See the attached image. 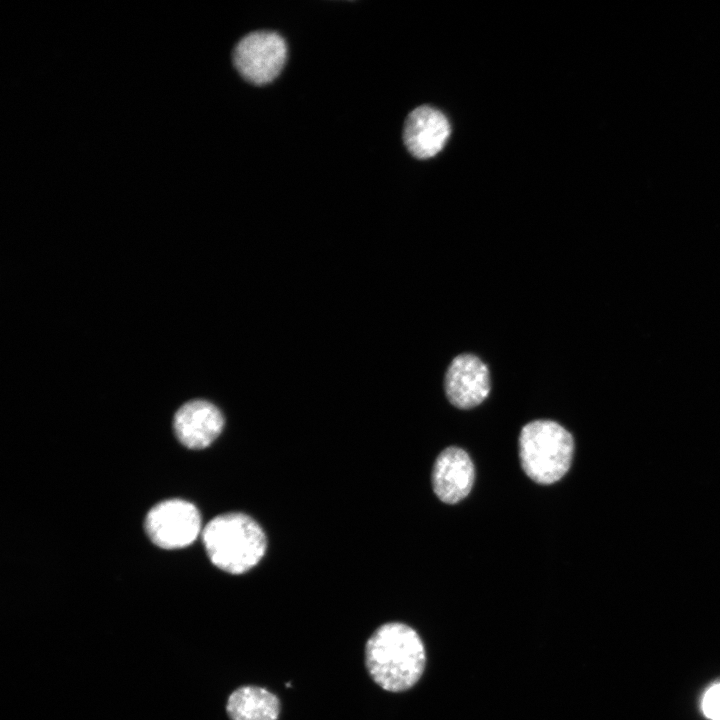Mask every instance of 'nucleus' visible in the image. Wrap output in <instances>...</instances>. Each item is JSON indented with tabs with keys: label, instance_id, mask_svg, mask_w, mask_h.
Instances as JSON below:
<instances>
[{
	"label": "nucleus",
	"instance_id": "obj_1",
	"mask_svg": "<svg viewBox=\"0 0 720 720\" xmlns=\"http://www.w3.org/2000/svg\"><path fill=\"white\" fill-rule=\"evenodd\" d=\"M425 649L410 626L391 622L380 626L365 646V663L374 682L386 691L402 692L414 686L425 667Z\"/></svg>",
	"mask_w": 720,
	"mask_h": 720
},
{
	"label": "nucleus",
	"instance_id": "obj_2",
	"mask_svg": "<svg viewBox=\"0 0 720 720\" xmlns=\"http://www.w3.org/2000/svg\"><path fill=\"white\" fill-rule=\"evenodd\" d=\"M202 540L210 561L230 574H243L256 566L267 547L260 525L239 512L213 518L204 527Z\"/></svg>",
	"mask_w": 720,
	"mask_h": 720
},
{
	"label": "nucleus",
	"instance_id": "obj_3",
	"mask_svg": "<svg viewBox=\"0 0 720 720\" xmlns=\"http://www.w3.org/2000/svg\"><path fill=\"white\" fill-rule=\"evenodd\" d=\"M573 453L572 435L552 420H534L520 432L522 469L538 484L548 485L560 480L570 468Z\"/></svg>",
	"mask_w": 720,
	"mask_h": 720
},
{
	"label": "nucleus",
	"instance_id": "obj_4",
	"mask_svg": "<svg viewBox=\"0 0 720 720\" xmlns=\"http://www.w3.org/2000/svg\"><path fill=\"white\" fill-rule=\"evenodd\" d=\"M287 57L284 39L276 32L255 31L244 36L233 50V63L247 81L263 85L274 80Z\"/></svg>",
	"mask_w": 720,
	"mask_h": 720
},
{
	"label": "nucleus",
	"instance_id": "obj_5",
	"mask_svg": "<svg viewBox=\"0 0 720 720\" xmlns=\"http://www.w3.org/2000/svg\"><path fill=\"white\" fill-rule=\"evenodd\" d=\"M151 541L163 549H178L193 543L201 532V516L196 506L181 499L155 505L145 518Z\"/></svg>",
	"mask_w": 720,
	"mask_h": 720
},
{
	"label": "nucleus",
	"instance_id": "obj_6",
	"mask_svg": "<svg viewBox=\"0 0 720 720\" xmlns=\"http://www.w3.org/2000/svg\"><path fill=\"white\" fill-rule=\"evenodd\" d=\"M444 386L451 404L460 409L473 408L489 394L488 367L475 355H458L447 369Z\"/></svg>",
	"mask_w": 720,
	"mask_h": 720
},
{
	"label": "nucleus",
	"instance_id": "obj_7",
	"mask_svg": "<svg viewBox=\"0 0 720 720\" xmlns=\"http://www.w3.org/2000/svg\"><path fill=\"white\" fill-rule=\"evenodd\" d=\"M174 431L187 448L208 447L222 432L224 418L220 410L206 400H192L182 405L174 416Z\"/></svg>",
	"mask_w": 720,
	"mask_h": 720
},
{
	"label": "nucleus",
	"instance_id": "obj_8",
	"mask_svg": "<svg viewBox=\"0 0 720 720\" xmlns=\"http://www.w3.org/2000/svg\"><path fill=\"white\" fill-rule=\"evenodd\" d=\"M450 134L447 118L430 106H420L407 116L403 140L408 151L416 158L427 159L436 155Z\"/></svg>",
	"mask_w": 720,
	"mask_h": 720
},
{
	"label": "nucleus",
	"instance_id": "obj_9",
	"mask_svg": "<svg viewBox=\"0 0 720 720\" xmlns=\"http://www.w3.org/2000/svg\"><path fill=\"white\" fill-rule=\"evenodd\" d=\"M473 483L474 466L466 451L452 446L438 455L432 470V485L442 502L461 501L470 493Z\"/></svg>",
	"mask_w": 720,
	"mask_h": 720
},
{
	"label": "nucleus",
	"instance_id": "obj_10",
	"mask_svg": "<svg viewBox=\"0 0 720 720\" xmlns=\"http://www.w3.org/2000/svg\"><path fill=\"white\" fill-rule=\"evenodd\" d=\"M226 710L231 720H277L280 702L265 688L243 686L229 696Z\"/></svg>",
	"mask_w": 720,
	"mask_h": 720
},
{
	"label": "nucleus",
	"instance_id": "obj_11",
	"mask_svg": "<svg viewBox=\"0 0 720 720\" xmlns=\"http://www.w3.org/2000/svg\"><path fill=\"white\" fill-rule=\"evenodd\" d=\"M702 709L709 719L720 720V683L706 691L702 701Z\"/></svg>",
	"mask_w": 720,
	"mask_h": 720
}]
</instances>
